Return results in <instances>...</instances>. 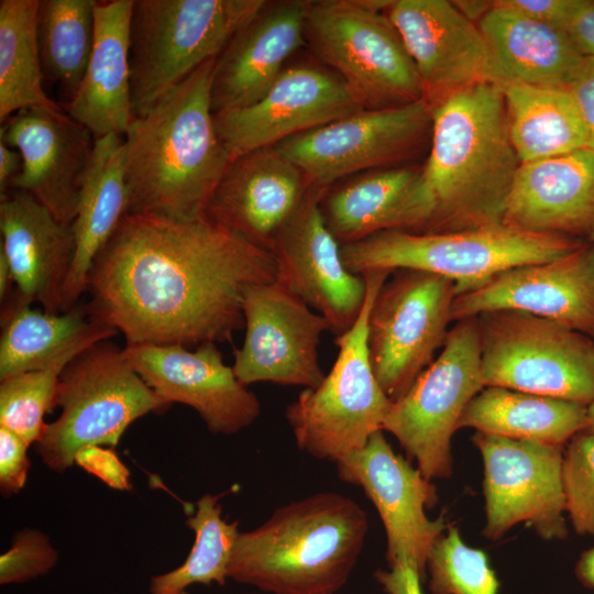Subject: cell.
Listing matches in <instances>:
<instances>
[{"mask_svg": "<svg viewBox=\"0 0 594 594\" xmlns=\"http://www.w3.org/2000/svg\"><path fill=\"white\" fill-rule=\"evenodd\" d=\"M477 318L484 387H504L588 406L594 339L519 310Z\"/></svg>", "mask_w": 594, "mask_h": 594, "instance_id": "10", "label": "cell"}, {"mask_svg": "<svg viewBox=\"0 0 594 594\" xmlns=\"http://www.w3.org/2000/svg\"><path fill=\"white\" fill-rule=\"evenodd\" d=\"M336 463L339 479L362 487L378 512L388 565H408L424 580L431 548L449 526L443 516L426 515L438 502L431 480L394 452L383 430Z\"/></svg>", "mask_w": 594, "mask_h": 594, "instance_id": "15", "label": "cell"}, {"mask_svg": "<svg viewBox=\"0 0 594 594\" xmlns=\"http://www.w3.org/2000/svg\"><path fill=\"white\" fill-rule=\"evenodd\" d=\"M74 464L99 477L114 490H131L130 471L113 448L103 446L81 448L75 455Z\"/></svg>", "mask_w": 594, "mask_h": 594, "instance_id": "42", "label": "cell"}, {"mask_svg": "<svg viewBox=\"0 0 594 594\" xmlns=\"http://www.w3.org/2000/svg\"><path fill=\"white\" fill-rule=\"evenodd\" d=\"M477 25L490 46L501 86L569 87L584 59L561 30L498 1Z\"/></svg>", "mask_w": 594, "mask_h": 594, "instance_id": "31", "label": "cell"}, {"mask_svg": "<svg viewBox=\"0 0 594 594\" xmlns=\"http://www.w3.org/2000/svg\"><path fill=\"white\" fill-rule=\"evenodd\" d=\"M123 352L167 407H191L212 433H237L261 415L258 398L223 362L217 343L206 342L194 351L176 344H127Z\"/></svg>", "mask_w": 594, "mask_h": 594, "instance_id": "18", "label": "cell"}, {"mask_svg": "<svg viewBox=\"0 0 594 594\" xmlns=\"http://www.w3.org/2000/svg\"><path fill=\"white\" fill-rule=\"evenodd\" d=\"M56 406L61 415L46 425L35 450L57 473L74 465L81 448H114L133 421L168 408L110 340L89 346L66 365Z\"/></svg>", "mask_w": 594, "mask_h": 594, "instance_id": "9", "label": "cell"}, {"mask_svg": "<svg viewBox=\"0 0 594 594\" xmlns=\"http://www.w3.org/2000/svg\"><path fill=\"white\" fill-rule=\"evenodd\" d=\"M2 123L0 142L22 156V169L11 189L28 193L58 221L72 226L92 134L64 110L40 107L22 109Z\"/></svg>", "mask_w": 594, "mask_h": 594, "instance_id": "22", "label": "cell"}, {"mask_svg": "<svg viewBox=\"0 0 594 594\" xmlns=\"http://www.w3.org/2000/svg\"><path fill=\"white\" fill-rule=\"evenodd\" d=\"M264 0H134L131 18V97L145 114L206 62L217 58Z\"/></svg>", "mask_w": 594, "mask_h": 594, "instance_id": "6", "label": "cell"}, {"mask_svg": "<svg viewBox=\"0 0 594 594\" xmlns=\"http://www.w3.org/2000/svg\"><path fill=\"white\" fill-rule=\"evenodd\" d=\"M516 440L564 447L587 427V409L578 403L484 387L466 406L460 428Z\"/></svg>", "mask_w": 594, "mask_h": 594, "instance_id": "32", "label": "cell"}, {"mask_svg": "<svg viewBox=\"0 0 594 594\" xmlns=\"http://www.w3.org/2000/svg\"><path fill=\"white\" fill-rule=\"evenodd\" d=\"M587 409V427L586 431L594 435V398L590 403V405L586 407Z\"/></svg>", "mask_w": 594, "mask_h": 594, "instance_id": "51", "label": "cell"}, {"mask_svg": "<svg viewBox=\"0 0 594 594\" xmlns=\"http://www.w3.org/2000/svg\"><path fill=\"white\" fill-rule=\"evenodd\" d=\"M452 2L468 20L475 24H479L483 16L494 7V1L465 0Z\"/></svg>", "mask_w": 594, "mask_h": 594, "instance_id": "49", "label": "cell"}, {"mask_svg": "<svg viewBox=\"0 0 594 594\" xmlns=\"http://www.w3.org/2000/svg\"><path fill=\"white\" fill-rule=\"evenodd\" d=\"M251 594H255V593H251Z\"/></svg>", "mask_w": 594, "mask_h": 594, "instance_id": "54", "label": "cell"}, {"mask_svg": "<svg viewBox=\"0 0 594 594\" xmlns=\"http://www.w3.org/2000/svg\"><path fill=\"white\" fill-rule=\"evenodd\" d=\"M178 594H189V593L187 591H183V592H180Z\"/></svg>", "mask_w": 594, "mask_h": 594, "instance_id": "53", "label": "cell"}, {"mask_svg": "<svg viewBox=\"0 0 594 594\" xmlns=\"http://www.w3.org/2000/svg\"><path fill=\"white\" fill-rule=\"evenodd\" d=\"M38 0L0 1V120L28 108L63 110L43 88L36 38Z\"/></svg>", "mask_w": 594, "mask_h": 594, "instance_id": "34", "label": "cell"}, {"mask_svg": "<svg viewBox=\"0 0 594 594\" xmlns=\"http://www.w3.org/2000/svg\"><path fill=\"white\" fill-rule=\"evenodd\" d=\"M58 561V553L50 538L25 528L16 532L11 547L0 557V583L16 584L50 572Z\"/></svg>", "mask_w": 594, "mask_h": 594, "instance_id": "40", "label": "cell"}, {"mask_svg": "<svg viewBox=\"0 0 594 594\" xmlns=\"http://www.w3.org/2000/svg\"><path fill=\"white\" fill-rule=\"evenodd\" d=\"M245 336L232 369L248 386L270 382L316 388L323 381L318 345L330 331L324 317L276 282L249 286L242 299Z\"/></svg>", "mask_w": 594, "mask_h": 594, "instance_id": "16", "label": "cell"}, {"mask_svg": "<svg viewBox=\"0 0 594 594\" xmlns=\"http://www.w3.org/2000/svg\"><path fill=\"white\" fill-rule=\"evenodd\" d=\"M387 0L308 1L306 45L350 91L362 110L424 100L413 59L385 10Z\"/></svg>", "mask_w": 594, "mask_h": 594, "instance_id": "7", "label": "cell"}, {"mask_svg": "<svg viewBox=\"0 0 594 594\" xmlns=\"http://www.w3.org/2000/svg\"><path fill=\"white\" fill-rule=\"evenodd\" d=\"M509 138L520 163L586 148L587 134L569 87L502 86Z\"/></svg>", "mask_w": 594, "mask_h": 594, "instance_id": "33", "label": "cell"}, {"mask_svg": "<svg viewBox=\"0 0 594 594\" xmlns=\"http://www.w3.org/2000/svg\"><path fill=\"white\" fill-rule=\"evenodd\" d=\"M562 481L565 512L574 531L594 535V435L583 430L566 443Z\"/></svg>", "mask_w": 594, "mask_h": 594, "instance_id": "39", "label": "cell"}, {"mask_svg": "<svg viewBox=\"0 0 594 594\" xmlns=\"http://www.w3.org/2000/svg\"><path fill=\"white\" fill-rule=\"evenodd\" d=\"M22 156L15 148L0 142V196L6 195L21 173Z\"/></svg>", "mask_w": 594, "mask_h": 594, "instance_id": "47", "label": "cell"}, {"mask_svg": "<svg viewBox=\"0 0 594 594\" xmlns=\"http://www.w3.org/2000/svg\"><path fill=\"white\" fill-rule=\"evenodd\" d=\"M519 310L594 339V244L559 258L515 266L455 296L452 321Z\"/></svg>", "mask_w": 594, "mask_h": 594, "instance_id": "20", "label": "cell"}, {"mask_svg": "<svg viewBox=\"0 0 594 594\" xmlns=\"http://www.w3.org/2000/svg\"><path fill=\"white\" fill-rule=\"evenodd\" d=\"M370 310L367 349L387 397L403 396L442 348L458 295L453 280L418 270H397Z\"/></svg>", "mask_w": 594, "mask_h": 594, "instance_id": "12", "label": "cell"}, {"mask_svg": "<svg viewBox=\"0 0 594 594\" xmlns=\"http://www.w3.org/2000/svg\"><path fill=\"white\" fill-rule=\"evenodd\" d=\"M12 285H14L12 273L8 260L0 249V299L1 304L6 301L12 294Z\"/></svg>", "mask_w": 594, "mask_h": 594, "instance_id": "50", "label": "cell"}, {"mask_svg": "<svg viewBox=\"0 0 594 594\" xmlns=\"http://www.w3.org/2000/svg\"><path fill=\"white\" fill-rule=\"evenodd\" d=\"M216 59L130 124L124 134L128 213L179 220L204 216L231 163L211 107Z\"/></svg>", "mask_w": 594, "mask_h": 594, "instance_id": "3", "label": "cell"}, {"mask_svg": "<svg viewBox=\"0 0 594 594\" xmlns=\"http://www.w3.org/2000/svg\"><path fill=\"white\" fill-rule=\"evenodd\" d=\"M388 271L363 274L364 305L355 323L337 336V359L316 388H305L285 410L299 450L319 460L338 462L362 449L383 430L392 400L377 382L369 356L367 320Z\"/></svg>", "mask_w": 594, "mask_h": 594, "instance_id": "8", "label": "cell"}, {"mask_svg": "<svg viewBox=\"0 0 594 594\" xmlns=\"http://www.w3.org/2000/svg\"><path fill=\"white\" fill-rule=\"evenodd\" d=\"M369 530L352 498L319 492L240 532L228 578L272 594H333L349 580Z\"/></svg>", "mask_w": 594, "mask_h": 594, "instance_id": "4", "label": "cell"}, {"mask_svg": "<svg viewBox=\"0 0 594 594\" xmlns=\"http://www.w3.org/2000/svg\"><path fill=\"white\" fill-rule=\"evenodd\" d=\"M118 331L91 319L88 307L65 312L32 309L13 294L2 304L0 381L72 361L89 346L110 340Z\"/></svg>", "mask_w": 594, "mask_h": 594, "instance_id": "30", "label": "cell"}, {"mask_svg": "<svg viewBox=\"0 0 594 594\" xmlns=\"http://www.w3.org/2000/svg\"><path fill=\"white\" fill-rule=\"evenodd\" d=\"M359 110L362 109L336 73L298 64L286 67L255 103L213 113V119L219 139L232 161Z\"/></svg>", "mask_w": 594, "mask_h": 594, "instance_id": "19", "label": "cell"}, {"mask_svg": "<svg viewBox=\"0 0 594 594\" xmlns=\"http://www.w3.org/2000/svg\"><path fill=\"white\" fill-rule=\"evenodd\" d=\"M374 578L386 594H424L420 586V575L408 565L377 570Z\"/></svg>", "mask_w": 594, "mask_h": 594, "instance_id": "46", "label": "cell"}, {"mask_svg": "<svg viewBox=\"0 0 594 594\" xmlns=\"http://www.w3.org/2000/svg\"><path fill=\"white\" fill-rule=\"evenodd\" d=\"M498 2L525 16L561 30L573 0H499Z\"/></svg>", "mask_w": 594, "mask_h": 594, "instance_id": "45", "label": "cell"}, {"mask_svg": "<svg viewBox=\"0 0 594 594\" xmlns=\"http://www.w3.org/2000/svg\"><path fill=\"white\" fill-rule=\"evenodd\" d=\"M275 280L270 251L205 216L127 213L91 266L87 307L127 344L230 342L245 289Z\"/></svg>", "mask_w": 594, "mask_h": 594, "instance_id": "1", "label": "cell"}, {"mask_svg": "<svg viewBox=\"0 0 594 594\" xmlns=\"http://www.w3.org/2000/svg\"><path fill=\"white\" fill-rule=\"evenodd\" d=\"M29 447L21 437L0 427V490L3 496L23 490L30 469Z\"/></svg>", "mask_w": 594, "mask_h": 594, "instance_id": "41", "label": "cell"}, {"mask_svg": "<svg viewBox=\"0 0 594 594\" xmlns=\"http://www.w3.org/2000/svg\"><path fill=\"white\" fill-rule=\"evenodd\" d=\"M569 89L585 125L586 148L594 153V58L584 57Z\"/></svg>", "mask_w": 594, "mask_h": 594, "instance_id": "44", "label": "cell"}, {"mask_svg": "<svg viewBox=\"0 0 594 594\" xmlns=\"http://www.w3.org/2000/svg\"><path fill=\"white\" fill-rule=\"evenodd\" d=\"M134 0L96 2L92 52L67 114L98 139L124 136L134 120L131 97L130 34Z\"/></svg>", "mask_w": 594, "mask_h": 594, "instance_id": "27", "label": "cell"}, {"mask_svg": "<svg viewBox=\"0 0 594 594\" xmlns=\"http://www.w3.org/2000/svg\"><path fill=\"white\" fill-rule=\"evenodd\" d=\"M585 241L496 223L441 233L385 230L342 243L341 255L353 274L418 270L453 280L459 295L505 270L564 256Z\"/></svg>", "mask_w": 594, "mask_h": 594, "instance_id": "5", "label": "cell"}, {"mask_svg": "<svg viewBox=\"0 0 594 594\" xmlns=\"http://www.w3.org/2000/svg\"><path fill=\"white\" fill-rule=\"evenodd\" d=\"M427 571L432 594H498L486 553L468 546L451 525L432 546Z\"/></svg>", "mask_w": 594, "mask_h": 594, "instance_id": "38", "label": "cell"}, {"mask_svg": "<svg viewBox=\"0 0 594 594\" xmlns=\"http://www.w3.org/2000/svg\"><path fill=\"white\" fill-rule=\"evenodd\" d=\"M186 524L195 532L191 551L178 568L152 578L150 594H178L195 583H227L229 563L240 534L238 521L224 520L218 496L205 494L197 501L196 510Z\"/></svg>", "mask_w": 594, "mask_h": 594, "instance_id": "36", "label": "cell"}, {"mask_svg": "<svg viewBox=\"0 0 594 594\" xmlns=\"http://www.w3.org/2000/svg\"><path fill=\"white\" fill-rule=\"evenodd\" d=\"M0 249L15 285L12 294L47 312H65L64 287L75 255L72 226L28 193L11 189L0 199Z\"/></svg>", "mask_w": 594, "mask_h": 594, "instance_id": "26", "label": "cell"}, {"mask_svg": "<svg viewBox=\"0 0 594 594\" xmlns=\"http://www.w3.org/2000/svg\"><path fill=\"white\" fill-rule=\"evenodd\" d=\"M97 0H38L36 38L45 79L68 101L77 92L92 52Z\"/></svg>", "mask_w": 594, "mask_h": 594, "instance_id": "35", "label": "cell"}, {"mask_svg": "<svg viewBox=\"0 0 594 594\" xmlns=\"http://www.w3.org/2000/svg\"><path fill=\"white\" fill-rule=\"evenodd\" d=\"M324 191L310 188L268 251L276 265L275 282L324 317L337 337L359 318L366 282L345 267L341 244L326 226L320 209Z\"/></svg>", "mask_w": 594, "mask_h": 594, "instance_id": "17", "label": "cell"}, {"mask_svg": "<svg viewBox=\"0 0 594 594\" xmlns=\"http://www.w3.org/2000/svg\"><path fill=\"white\" fill-rule=\"evenodd\" d=\"M307 0L266 2L229 41L216 59L211 82L213 113L258 101L304 44Z\"/></svg>", "mask_w": 594, "mask_h": 594, "instance_id": "24", "label": "cell"}, {"mask_svg": "<svg viewBox=\"0 0 594 594\" xmlns=\"http://www.w3.org/2000/svg\"><path fill=\"white\" fill-rule=\"evenodd\" d=\"M129 212L124 173V138L117 133L95 139L82 175L72 230L75 255L64 287L65 311L87 292L88 276L99 252Z\"/></svg>", "mask_w": 594, "mask_h": 594, "instance_id": "29", "label": "cell"}, {"mask_svg": "<svg viewBox=\"0 0 594 594\" xmlns=\"http://www.w3.org/2000/svg\"><path fill=\"white\" fill-rule=\"evenodd\" d=\"M70 361L16 374L0 384V427L21 437L29 446L44 433V416L56 407L59 376Z\"/></svg>", "mask_w": 594, "mask_h": 594, "instance_id": "37", "label": "cell"}, {"mask_svg": "<svg viewBox=\"0 0 594 594\" xmlns=\"http://www.w3.org/2000/svg\"><path fill=\"white\" fill-rule=\"evenodd\" d=\"M483 388L477 318L458 320L438 358L392 402L383 430L427 479H447L452 474V436Z\"/></svg>", "mask_w": 594, "mask_h": 594, "instance_id": "11", "label": "cell"}, {"mask_svg": "<svg viewBox=\"0 0 594 594\" xmlns=\"http://www.w3.org/2000/svg\"><path fill=\"white\" fill-rule=\"evenodd\" d=\"M561 31L582 56L594 58V0H573Z\"/></svg>", "mask_w": 594, "mask_h": 594, "instance_id": "43", "label": "cell"}, {"mask_svg": "<svg viewBox=\"0 0 594 594\" xmlns=\"http://www.w3.org/2000/svg\"><path fill=\"white\" fill-rule=\"evenodd\" d=\"M310 188L301 169L276 146L262 147L231 161L204 216L268 251Z\"/></svg>", "mask_w": 594, "mask_h": 594, "instance_id": "23", "label": "cell"}, {"mask_svg": "<svg viewBox=\"0 0 594 594\" xmlns=\"http://www.w3.org/2000/svg\"><path fill=\"white\" fill-rule=\"evenodd\" d=\"M575 575L582 585L594 590V544L581 553L575 565Z\"/></svg>", "mask_w": 594, "mask_h": 594, "instance_id": "48", "label": "cell"}, {"mask_svg": "<svg viewBox=\"0 0 594 594\" xmlns=\"http://www.w3.org/2000/svg\"><path fill=\"white\" fill-rule=\"evenodd\" d=\"M320 209L340 244L385 230L420 233L427 216L421 168L395 166L361 174L327 189Z\"/></svg>", "mask_w": 594, "mask_h": 594, "instance_id": "28", "label": "cell"}, {"mask_svg": "<svg viewBox=\"0 0 594 594\" xmlns=\"http://www.w3.org/2000/svg\"><path fill=\"white\" fill-rule=\"evenodd\" d=\"M432 107L450 94L481 84L501 85L485 36L446 0H391L385 10Z\"/></svg>", "mask_w": 594, "mask_h": 594, "instance_id": "21", "label": "cell"}, {"mask_svg": "<svg viewBox=\"0 0 594 594\" xmlns=\"http://www.w3.org/2000/svg\"><path fill=\"white\" fill-rule=\"evenodd\" d=\"M501 223L588 240L594 231V153L587 148L521 163Z\"/></svg>", "mask_w": 594, "mask_h": 594, "instance_id": "25", "label": "cell"}, {"mask_svg": "<svg viewBox=\"0 0 594 594\" xmlns=\"http://www.w3.org/2000/svg\"><path fill=\"white\" fill-rule=\"evenodd\" d=\"M431 107L419 100L383 110H359L275 145L327 190L359 172L395 167L415 156L431 135Z\"/></svg>", "mask_w": 594, "mask_h": 594, "instance_id": "13", "label": "cell"}, {"mask_svg": "<svg viewBox=\"0 0 594 594\" xmlns=\"http://www.w3.org/2000/svg\"><path fill=\"white\" fill-rule=\"evenodd\" d=\"M593 244H594V231L592 232L590 239H588Z\"/></svg>", "mask_w": 594, "mask_h": 594, "instance_id": "52", "label": "cell"}, {"mask_svg": "<svg viewBox=\"0 0 594 594\" xmlns=\"http://www.w3.org/2000/svg\"><path fill=\"white\" fill-rule=\"evenodd\" d=\"M472 441L484 464V537L496 540L525 522L546 540L565 538L564 447L481 432Z\"/></svg>", "mask_w": 594, "mask_h": 594, "instance_id": "14", "label": "cell"}, {"mask_svg": "<svg viewBox=\"0 0 594 594\" xmlns=\"http://www.w3.org/2000/svg\"><path fill=\"white\" fill-rule=\"evenodd\" d=\"M430 153L421 167L422 232L501 223L520 161L512 144L502 86L481 82L431 107Z\"/></svg>", "mask_w": 594, "mask_h": 594, "instance_id": "2", "label": "cell"}]
</instances>
